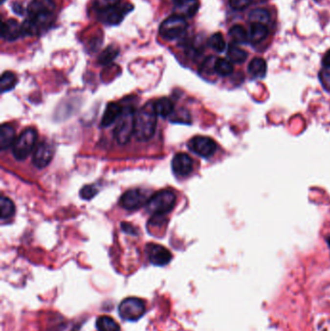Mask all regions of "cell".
I'll return each mask as SVG.
<instances>
[{
  "label": "cell",
  "instance_id": "1",
  "mask_svg": "<svg viewBox=\"0 0 330 331\" xmlns=\"http://www.w3.org/2000/svg\"><path fill=\"white\" fill-rule=\"evenodd\" d=\"M157 114L153 105L147 104L135 113L134 135L138 141L145 142L151 139L156 131Z\"/></svg>",
  "mask_w": 330,
  "mask_h": 331
},
{
  "label": "cell",
  "instance_id": "2",
  "mask_svg": "<svg viewBox=\"0 0 330 331\" xmlns=\"http://www.w3.org/2000/svg\"><path fill=\"white\" fill-rule=\"evenodd\" d=\"M176 202V197L170 190H163L155 193L146 203V210L153 216H164L171 212Z\"/></svg>",
  "mask_w": 330,
  "mask_h": 331
},
{
  "label": "cell",
  "instance_id": "3",
  "mask_svg": "<svg viewBox=\"0 0 330 331\" xmlns=\"http://www.w3.org/2000/svg\"><path fill=\"white\" fill-rule=\"evenodd\" d=\"M135 113L133 109L125 108L122 110V113L117 119L116 127L113 131L114 138L120 144H126L131 140L134 135V122Z\"/></svg>",
  "mask_w": 330,
  "mask_h": 331
},
{
  "label": "cell",
  "instance_id": "4",
  "mask_svg": "<svg viewBox=\"0 0 330 331\" xmlns=\"http://www.w3.org/2000/svg\"><path fill=\"white\" fill-rule=\"evenodd\" d=\"M37 141V131L33 128H26L16 139L12 146L14 157L19 160H24L33 150L35 142Z\"/></svg>",
  "mask_w": 330,
  "mask_h": 331
},
{
  "label": "cell",
  "instance_id": "5",
  "mask_svg": "<svg viewBox=\"0 0 330 331\" xmlns=\"http://www.w3.org/2000/svg\"><path fill=\"white\" fill-rule=\"evenodd\" d=\"M146 312V306L142 299L128 297L121 301L118 306V314L123 321L137 322Z\"/></svg>",
  "mask_w": 330,
  "mask_h": 331
},
{
  "label": "cell",
  "instance_id": "6",
  "mask_svg": "<svg viewBox=\"0 0 330 331\" xmlns=\"http://www.w3.org/2000/svg\"><path fill=\"white\" fill-rule=\"evenodd\" d=\"M185 18L175 15L165 20L160 26V35L165 40H176L181 37L187 29Z\"/></svg>",
  "mask_w": 330,
  "mask_h": 331
},
{
  "label": "cell",
  "instance_id": "7",
  "mask_svg": "<svg viewBox=\"0 0 330 331\" xmlns=\"http://www.w3.org/2000/svg\"><path fill=\"white\" fill-rule=\"evenodd\" d=\"M53 11L54 3L52 0H32L27 8L29 19L34 20L40 27L49 22Z\"/></svg>",
  "mask_w": 330,
  "mask_h": 331
},
{
  "label": "cell",
  "instance_id": "8",
  "mask_svg": "<svg viewBox=\"0 0 330 331\" xmlns=\"http://www.w3.org/2000/svg\"><path fill=\"white\" fill-rule=\"evenodd\" d=\"M150 197L148 193L144 190H128L120 198L119 204L122 208L126 210H136L146 205Z\"/></svg>",
  "mask_w": 330,
  "mask_h": 331
},
{
  "label": "cell",
  "instance_id": "9",
  "mask_svg": "<svg viewBox=\"0 0 330 331\" xmlns=\"http://www.w3.org/2000/svg\"><path fill=\"white\" fill-rule=\"evenodd\" d=\"M188 147L191 151L197 155L203 158H209L215 153L217 144L208 137L196 136L189 141Z\"/></svg>",
  "mask_w": 330,
  "mask_h": 331
},
{
  "label": "cell",
  "instance_id": "10",
  "mask_svg": "<svg viewBox=\"0 0 330 331\" xmlns=\"http://www.w3.org/2000/svg\"><path fill=\"white\" fill-rule=\"evenodd\" d=\"M54 154V147L52 143L42 142L34 151L32 163L37 169H44L51 162Z\"/></svg>",
  "mask_w": 330,
  "mask_h": 331
},
{
  "label": "cell",
  "instance_id": "11",
  "mask_svg": "<svg viewBox=\"0 0 330 331\" xmlns=\"http://www.w3.org/2000/svg\"><path fill=\"white\" fill-rule=\"evenodd\" d=\"M148 260L156 266H165L172 261V253L164 246L158 244H150L148 246Z\"/></svg>",
  "mask_w": 330,
  "mask_h": 331
},
{
  "label": "cell",
  "instance_id": "12",
  "mask_svg": "<svg viewBox=\"0 0 330 331\" xmlns=\"http://www.w3.org/2000/svg\"><path fill=\"white\" fill-rule=\"evenodd\" d=\"M132 9H133V6H131L129 4H126V5H123V6L118 5L117 7L110 9L109 11L99 13L100 20L102 22H104L105 23L118 24L119 22H121V21L123 20L125 15L129 11H131Z\"/></svg>",
  "mask_w": 330,
  "mask_h": 331
},
{
  "label": "cell",
  "instance_id": "13",
  "mask_svg": "<svg viewBox=\"0 0 330 331\" xmlns=\"http://www.w3.org/2000/svg\"><path fill=\"white\" fill-rule=\"evenodd\" d=\"M173 172L179 177H186L193 171V160L186 153H177L172 161Z\"/></svg>",
  "mask_w": 330,
  "mask_h": 331
},
{
  "label": "cell",
  "instance_id": "14",
  "mask_svg": "<svg viewBox=\"0 0 330 331\" xmlns=\"http://www.w3.org/2000/svg\"><path fill=\"white\" fill-rule=\"evenodd\" d=\"M22 33V25L13 19H10L2 23L1 37L6 41H15L19 39Z\"/></svg>",
  "mask_w": 330,
  "mask_h": 331
},
{
  "label": "cell",
  "instance_id": "15",
  "mask_svg": "<svg viewBox=\"0 0 330 331\" xmlns=\"http://www.w3.org/2000/svg\"><path fill=\"white\" fill-rule=\"evenodd\" d=\"M122 107L118 104L115 103H110L106 110L105 112L103 114L102 117V121H101V125L102 127H109L110 126L112 123H114L120 116V114L122 113Z\"/></svg>",
  "mask_w": 330,
  "mask_h": 331
},
{
  "label": "cell",
  "instance_id": "16",
  "mask_svg": "<svg viewBox=\"0 0 330 331\" xmlns=\"http://www.w3.org/2000/svg\"><path fill=\"white\" fill-rule=\"evenodd\" d=\"M198 8L199 3L198 0H183L182 2L176 4L175 11L177 13V16L191 18L196 15Z\"/></svg>",
  "mask_w": 330,
  "mask_h": 331
},
{
  "label": "cell",
  "instance_id": "17",
  "mask_svg": "<svg viewBox=\"0 0 330 331\" xmlns=\"http://www.w3.org/2000/svg\"><path fill=\"white\" fill-rule=\"evenodd\" d=\"M16 131L14 127L10 124H3L0 129V148L1 150H6L7 148L13 146L16 141Z\"/></svg>",
  "mask_w": 330,
  "mask_h": 331
},
{
  "label": "cell",
  "instance_id": "18",
  "mask_svg": "<svg viewBox=\"0 0 330 331\" xmlns=\"http://www.w3.org/2000/svg\"><path fill=\"white\" fill-rule=\"evenodd\" d=\"M153 108H154L156 114L164 118L169 117L174 112V110H175V106L173 102L169 98H166V97L158 99L153 104Z\"/></svg>",
  "mask_w": 330,
  "mask_h": 331
},
{
  "label": "cell",
  "instance_id": "19",
  "mask_svg": "<svg viewBox=\"0 0 330 331\" xmlns=\"http://www.w3.org/2000/svg\"><path fill=\"white\" fill-rule=\"evenodd\" d=\"M248 71L254 78H264L266 74V62L264 58L255 57L249 63Z\"/></svg>",
  "mask_w": 330,
  "mask_h": 331
},
{
  "label": "cell",
  "instance_id": "20",
  "mask_svg": "<svg viewBox=\"0 0 330 331\" xmlns=\"http://www.w3.org/2000/svg\"><path fill=\"white\" fill-rule=\"evenodd\" d=\"M268 35V28L266 24L263 23H251L250 39L253 43H261Z\"/></svg>",
  "mask_w": 330,
  "mask_h": 331
},
{
  "label": "cell",
  "instance_id": "21",
  "mask_svg": "<svg viewBox=\"0 0 330 331\" xmlns=\"http://www.w3.org/2000/svg\"><path fill=\"white\" fill-rule=\"evenodd\" d=\"M98 331H120L119 325L109 316H101L96 321Z\"/></svg>",
  "mask_w": 330,
  "mask_h": 331
},
{
  "label": "cell",
  "instance_id": "22",
  "mask_svg": "<svg viewBox=\"0 0 330 331\" xmlns=\"http://www.w3.org/2000/svg\"><path fill=\"white\" fill-rule=\"evenodd\" d=\"M214 72L221 77L230 76L234 72V65L231 60L225 58H217L214 64Z\"/></svg>",
  "mask_w": 330,
  "mask_h": 331
},
{
  "label": "cell",
  "instance_id": "23",
  "mask_svg": "<svg viewBox=\"0 0 330 331\" xmlns=\"http://www.w3.org/2000/svg\"><path fill=\"white\" fill-rule=\"evenodd\" d=\"M0 208H1V214H0V218L2 220L5 219H9L11 217L14 216L16 208H15V204L14 202L6 197H2L0 199Z\"/></svg>",
  "mask_w": 330,
  "mask_h": 331
},
{
  "label": "cell",
  "instance_id": "24",
  "mask_svg": "<svg viewBox=\"0 0 330 331\" xmlns=\"http://www.w3.org/2000/svg\"><path fill=\"white\" fill-rule=\"evenodd\" d=\"M229 35L236 44H246L248 42V34L241 25L233 26L230 29Z\"/></svg>",
  "mask_w": 330,
  "mask_h": 331
},
{
  "label": "cell",
  "instance_id": "25",
  "mask_svg": "<svg viewBox=\"0 0 330 331\" xmlns=\"http://www.w3.org/2000/svg\"><path fill=\"white\" fill-rule=\"evenodd\" d=\"M17 83H18V80L14 73L9 72V71L3 73L1 77V91L4 93V92L12 90L16 87Z\"/></svg>",
  "mask_w": 330,
  "mask_h": 331
},
{
  "label": "cell",
  "instance_id": "26",
  "mask_svg": "<svg viewBox=\"0 0 330 331\" xmlns=\"http://www.w3.org/2000/svg\"><path fill=\"white\" fill-rule=\"evenodd\" d=\"M269 14L264 9H255L249 15V20L251 23H263L267 24L269 22Z\"/></svg>",
  "mask_w": 330,
  "mask_h": 331
},
{
  "label": "cell",
  "instance_id": "27",
  "mask_svg": "<svg viewBox=\"0 0 330 331\" xmlns=\"http://www.w3.org/2000/svg\"><path fill=\"white\" fill-rule=\"evenodd\" d=\"M118 55V49L113 46L107 47L98 57V63L101 65H108L111 63Z\"/></svg>",
  "mask_w": 330,
  "mask_h": 331
},
{
  "label": "cell",
  "instance_id": "28",
  "mask_svg": "<svg viewBox=\"0 0 330 331\" xmlns=\"http://www.w3.org/2000/svg\"><path fill=\"white\" fill-rule=\"evenodd\" d=\"M228 56L232 62L242 63L247 59L248 53L244 49L237 46L231 45L228 48Z\"/></svg>",
  "mask_w": 330,
  "mask_h": 331
},
{
  "label": "cell",
  "instance_id": "29",
  "mask_svg": "<svg viewBox=\"0 0 330 331\" xmlns=\"http://www.w3.org/2000/svg\"><path fill=\"white\" fill-rule=\"evenodd\" d=\"M120 2L121 0H94L93 5L98 13H103L117 7L120 5Z\"/></svg>",
  "mask_w": 330,
  "mask_h": 331
},
{
  "label": "cell",
  "instance_id": "30",
  "mask_svg": "<svg viewBox=\"0 0 330 331\" xmlns=\"http://www.w3.org/2000/svg\"><path fill=\"white\" fill-rule=\"evenodd\" d=\"M209 46L217 52H222L226 48V41L221 33L213 34L209 39Z\"/></svg>",
  "mask_w": 330,
  "mask_h": 331
},
{
  "label": "cell",
  "instance_id": "31",
  "mask_svg": "<svg viewBox=\"0 0 330 331\" xmlns=\"http://www.w3.org/2000/svg\"><path fill=\"white\" fill-rule=\"evenodd\" d=\"M319 78L324 88L330 91V67H324L319 74Z\"/></svg>",
  "mask_w": 330,
  "mask_h": 331
},
{
  "label": "cell",
  "instance_id": "32",
  "mask_svg": "<svg viewBox=\"0 0 330 331\" xmlns=\"http://www.w3.org/2000/svg\"><path fill=\"white\" fill-rule=\"evenodd\" d=\"M97 194H98V189L93 185H86L80 192L81 198L83 199H91Z\"/></svg>",
  "mask_w": 330,
  "mask_h": 331
},
{
  "label": "cell",
  "instance_id": "33",
  "mask_svg": "<svg viewBox=\"0 0 330 331\" xmlns=\"http://www.w3.org/2000/svg\"><path fill=\"white\" fill-rule=\"evenodd\" d=\"M252 0H230V4L235 10H244L251 4Z\"/></svg>",
  "mask_w": 330,
  "mask_h": 331
},
{
  "label": "cell",
  "instance_id": "34",
  "mask_svg": "<svg viewBox=\"0 0 330 331\" xmlns=\"http://www.w3.org/2000/svg\"><path fill=\"white\" fill-rule=\"evenodd\" d=\"M121 227H122V230H123L126 234H129V235H132V236L137 235V231H136V229H135L132 225H130V224H128V223H122V224H121Z\"/></svg>",
  "mask_w": 330,
  "mask_h": 331
},
{
  "label": "cell",
  "instance_id": "35",
  "mask_svg": "<svg viewBox=\"0 0 330 331\" xmlns=\"http://www.w3.org/2000/svg\"><path fill=\"white\" fill-rule=\"evenodd\" d=\"M13 11L15 13H17L18 15H20V16H22V14H23V8L19 3H14L13 4Z\"/></svg>",
  "mask_w": 330,
  "mask_h": 331
},
{
  "label": "cell",
  "instance_id": "36",
  "mask_svg": "<svg viewBox=\"0 0 330 331\" xmlns=\"http://www.w3.org/2000/svg\"><path fill=\"white\" fill-rule=\"evenodd\" d=\"M323 65L324 67H330V49L325 54L323 58Z\"/></svg>",
  "mask_w": 330,
  "mask_h": 331
},
{
  "label": "cell",
  "instance_id": "37",
  "mask_svg": "<svg viewBox=\"0 0 330 331\" xmlns=\"http://www.w3.org/2000/svg\"><path fill=\"white\" fill-rule=\"evenodd\" d=\"M175 2H176V4H177V3H180V2H182L183 0H174Z\"/></svg>",
  "mask_w": 330,
  "mask_h": 331
},
{
  "label": "cell",
  "instance_id": "38",
  "mask_svg": "<svg viewBox=\"0 0 330 331\" xmlns=\"http://www.w3.org/2000/svg\"><path fill=\"white\" fill-rule=\"evenodd\" d=\"M328 244H329V246L330 247V236L329 238H328Z\"/></svg>",
  "mask_w": 330,
  "mask_h": 331
},
{
  "label": "cell",
  "instance_id": "39",
  "mask_svg": "<svg viewBox=\"0 0 330 331\" xmlns=\"http://www.w3.org/2000/svg\"><path fill=\"white\" fill-rule=\"evenodd\" d=\"M4 1H5V0H1V2H2V3H3V2H4Z\"/></svg>",
  "mask_w": 330,
  "mask_h": 331
}]
</instances>
